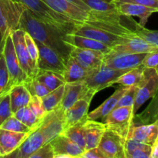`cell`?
Returning <instances> with one entry per match:
<instances>
[{
    "label": "cell",
    "instance_id": "6da1fadb",
    "mask_svg": "<svg viewBox=\"0 0 158 158\" xmlns=\"http://www.w3.org/2000/svg\"><path fill=\"white\" fill-rule=\"evenodd\" d=\"M19 29H23L35 40L55 50L66 62L70 56L73 47L63 40L66 33L40 21L26 8L21 15Z\"/></svg>",
    "mask_w": 158,
    "mask_h": 158
},
{
    "label": "cell",
    "instance_id": "7a4b0ae2",
    "mask_svg": "<svg viewBox=\"0 0 158 158\" xmlns=\"http://www.w3.org/2000/svg\"><path fill=\"white\" fill-rule=\"evenodd\" d=\"M23 5L40 21L51 25L66 34H71L75 24L71 19L58 13L49 7L43 0H13Z\"/></svg>",
    "mask_w": 158,
    "mask_h": 158
},
{
    "label": "cell",
    "instance_id": "3957f363",
    "mask_svg": "<svg viewBox=\"0 0 158 158\" xmlns=\"http://www.w3.org/2000/svg\"><path fill=\"white\" fill-rule=\"evenodd\" d=\"M65 112L60 105L46 113L41 119L37 129L44 137L46 144L50 143L65 130Z\"/></svg>",
    "mask_w": 158,
    "mask_h": 158
},
{
    "label": "cell",
    "instance_id": "277c9868",
    "mask_svg": "<svg viewBox=\"0 0 158 158\" xmlns=\"http://www.w3.org/2000/svg\"><path fill=\"white\" fill-rule=\"evenodd\" d=\"M25 9L23 5L13 0H0V31L5 39L12 31L19 29Z\"/></svg>",
    "mask_w": 158,
    "mask_h": 158
},
{
    "label": "cell",
    "instance_id": "5b68a950",
    "mask_svg": "<svg viewBox=\"0 0 158 158\" xmlns=\"http://www.w3.org/2000/svg\"><path fill=\"white\" fill-rule=\"evenodd\" d=\"M2 52L5 57L8 72H9V82L8 85V89L9 91L12 86L15 85L23 84L25 81L27 80L29 77L23 70L19 63L11 33L5 39Z\"/></svg>",
    "mask_w": 158,
    "mask_h": 158
},
{
    "label": "cell",
    "instance_id": "8992f818",
    "mask_svg": "<svg viewBox=\"0 0 158 158\" xmlns=\"http://www.w3.org/2000/svg\"><path fill=\"white\" fill-rule=\"evenodd\" d=\"M134 117L132 106L116 107L104 118L105 125L107 130L127 139Z\"/></svg>",
    "mask_w": 158,
    "mask_h": 158
},
{
    "label": "cell",
    "instance_id": "52a82bcc",
    "mask_svg": "<svg viewBox=\"0 0 158 158\" xmlns=\"http://www.w3.org/2000/svg\"><path fill=\"white\" fill-rule=\"evenodd\" d=\"M158 93V72L155 68H144L143 78L139 84L133 105V114L136 115L139 108Z\"/></svg>",
    "mask_w": 158,
    "mask_h": 158
},
{
    "label": "cell",
    "instance_id": "ba28073f",
    "mask_svg": "<svg viewBox=\"0 0 158 158\" xmlns=\"http://www.w3.org/2000/svg\"><path fill=\"white\" fill-rule=\"evenodd\" d=\"M71 34L97 40L111 48L117 45L123 44L130 39L110 33L85 23L76 24Z\"/></svg>",
    "mask_w": 158,
    "mask_h": 158
},
{
    "label": "cell",
    "instance_id": "9c48e42d",
    "mask_svg": "<svg viewBox=\"0 0 158 158\" xmlns=\"http://www.w3.org/2000/svg\"><path fill=\"white\" fill-rule=\"evenodd\" d=\"M25 31L23 29H15L11 32L15 54L20 66L29 79L35 78L39 73L36 63H34L29 56L24 40Z\"/></svg>",
    "mask_w": 158,
    "mask_h": 158
},
{
    "label": "cell",
    "instance_id": "30bf717a",
    "mask_svg": "<svg viewBox=\"0 0 158 158\" xmlns=\"http://www.w3.org/2000/svg\"><path fill=\"white\" fill-rule=\"evenodd\" d=\"M128 70H118L102 64L100 68L93 71L92 73L83 81L89 89L97 94L101 89L112 86V83Z\"/></svg>",
    "mask_w": 158,
    "mask_h": 158
},
{
    "label": "cell",
    "instance_id": "8fae6325",
    "mask_svg": "<svg viewBox=\"0 0 158 158\" xmlns=\"http://www.w3.org/2000/svg\"><path fill=\"white\" fill-rule=\"evenodd\" d=\"M35 42L39 50L37 60L39 70L52 71L63 75L66 69V61L55 50L37 40H35Z\"/></svg>",
    "mask_w": 158,
    "mask_h": 158
},
{
    "label": "cell",
    "instance_id": "7c38bea8",
    "mask_svg": "<svg viewBox=\"0 0 158 158\" xmlns=\"http://www.w3.org/2000/svg\"><path fill=\"white\" fill-rule=\"evenodd\" d=\"M147 53L114 52L110 50L105 54L103 63L105 66L118 70H131L142 64Z\"/></svg>",
    "mask_w": 158,
    "mask_h": 158
},
{
    "label": "cell",
    "instance_id": "4fadbf2b",
    "mask_svg": "<svg viewBox=\"0 0 158 158\" xmlns=\"http://www.w3.org/2000/svg\"><path fill=\"white\" fill-rule=\"evenodd\" d=\"M125 140L126 139L106 129L97 148L106 158H126Z\"/></svg>",
    "mask_w": 158,
    "mask_h": 158
},
{
    "label": "cell",
    "instance_id": "5bb4252c",
    "mask_svg": "<svg viewBox=\"0 0 158 158\" xmlns=\"http://www.w3.org/2000/svg\"><path fill=\"white\" fill-rule=\"evenodd\" d=\"M96 93L88 89L84 97L76 102L65 112V130L87 120L89 104ZM64 130V131H65Z\"/></svg>",
    "mask_w": 158,
    "mask_h": 158
},
{
    "label": "cell",
    "instance_id": "9a60e30c",
    "mask_svg": "<svg viewBox=\"0 0 158 158\" xmlns=\"http://www.w3.org/2000/svg\"><path fill=\"white\" fill-rule=\"evenodd\" d=\"M50 9L71 19L77 23L89 21V12L73 4L68 0H43Z\"/></svg>",
    "mask_w": 158,
    "mask_h": 158
},
{
    "label": "cell",
    "instance_id": "2e32d148",
    "mask_svg": "<svg viewBox=\"0 0 158 158\" xmlns=\"http://www.w3.org/2000/svg\"><path fill=\"white\" fill-rule=\"evenodd\" d=\"M104 53L99 51L83 49L73 47L70 52L72 56L82 66L90 70H94L100 67L103 64Z\"/></svg>",
    "mask_w": 158,
    "mask_h": 158
},
{
    "label": "cell",
    "instance_id": "e0dca14e",
    "mask_svg": "<svg viewBox=\"0 0 158 158\" xmlns=\"http://www.w3.org/2000/svg\"><path fill=\"white\" fill-rule=\"evenodd\" d=\"M157 137L158 123L155 121L150 124L131 126L127 139H131L152 147Z\"/></svg>",
    "mask_w": 158,
    "mask_h": 158
},
{
    "label": "cell",
    "instance_id": "ac0fdd59",
    "mask_svg": "<svg viewBox=\"0 0 158 158\" xmlns=\"http://www.w3.org/2000/svg\"><path fill=\"white\" fill-rule=\"evenodd\" d=\"M88 89L89 88L84 81L65 83L64 94L60 105L65 111L67 110L76 102L84 97Z\"/></svg>",
    "mask_w": 158,
    "mask_h": 158
},
{
    "label": "cell",
    "instance_id": "d6986e66",
    "mask_svg": "<svg viewBox=\"0 0 158 158\" xmlns=\"http://www.w3.org/2000/svg\"><path fill=\"white\" fill-rule=\"evenodd\" d=\"M117 6V9L119 13L125 16H137L140 18V22L138 24L140 26L144 27L145 24L148 22L149 17L154 12L157 11L151 8L142 6V5L135 4L130 2L115 3Z\"/></svg>",
    "mask_w": 158,
    "mask_h": 158
},
{
    "label": "cell",
    "instance_id": "ffe728a7",
    "mask_svg": "<svg viewBox=\"0 0 158 158\" xmlns=\"http://www.w3.org/2000/svg\"><path fill=\"white\" fill-rule=\"evenodd\" d=\"M30 134V133H29ZM26 133H18L0 128V154L7 155L19 148L29 136Z\"/></svg>",
    "mask_w": 158,
    "mask_h": 158
},
{
    "label": "cell",
    "instance_id": "44dd1931",
    "mask_svg": "<svg viewBox=\"0 0 158 158\" xmlns=\"http://www.w3.org/2000/svg\"><path fill=\"white\" fill-rule=\"evenodd\" d=\"M129 87L130 86H121L120 87H119L100 106H98L94 111L88 114L87 120H100V119H104L113 110L115 109L120 98L127 90Z\"/></svg>",
    "mask_w": 158,
    "mask_h": 158
},
{
    "label": "cell",
    "instance_id": "7402d4cb",
    "mask_svg": "<svg viewBox=\"0 0 158 158\" xmlns=\"http://www.w3.org/2000/svg\"><path fill=\"white\" fill-rule=\"evenodd\" d=\"M85 151L94 149L98 147L100 140L106 130L105 123L97 120H86L84 123Z\"/></svg>",
    "mask_w": 158,
    "mask_h": 158
},
{
    "label": "cell",
    "instance_id": "603a6c76",
    "mask_svg": "<svg viewBox=\"0 0 158 158\" xmlns=\"http://www.w3.org/2000/svg\"><path fill=\"white\" fill-rule=\"evenodd\" d=\"M63 40L73 47L99 51L104 54L108 53L112 49L111 47L97 40H92L87 37L73 35V34H66Z\"/></svg>",
    "mask_w": 158,
    "mask_h": 158
},
{
    "label": "cell",
    "instance_id": "cb8c5ba5",
    "mask_svg": "<svg viewBox=\"0 0 158 158\" xmlns=\"http://www.w3.org/2000/svg\"><path fill=\"white\" fill-rule=\"evenodd\" d=\"M158 48L152 46L143 39L134 35L124 43L114 46L111 51L114 52H128V53H149Z\"/></svg>",
    "mask_w": 158,
    "mask_h": 158
},
{
    "label": "cell",
    "instance_id": "d4e9b609",
    "mask_svg": "<svg viewBox=\"0 0 158 158\" xmlns=\"http://www.w3.org/2000/svg\"><path fill=\"white\" fill-rule=\"evenodd\" d=\"M54 154H68L73 157H80L85 150L80 148L63 134L57 136L50 142Z\"/></svg>",
    "mask_w": 158,
    "mask_h": 158
},
{
    "label": "cell",
    "instance_id": "484cf974",
    "mask_svg": "<svg viewBox=\"0 0 158 158\" xmlns=\"http://www.w3.org/2000/svg\"><path fill=\"white\" fill-rule=\"evenodd\" d=\"M95 70V69H94ZM94 70H90L82 66L72 56H69L66 62V69L63 74L66 83L83 81L89 77Z\"/></svg>",
    "mask_w": 158,
    "mask_h": 158
},
{
    "label": "cell",
    "instance_id": "4316f807",
    "mask_svg": "<svg viewBox=\"0 0 158 158\" xmlns=\"http://www.w3.org/2000/svg\"><path fill=\"white\" fill-rule=\"evenodd\" d=\"M44 145L46 143L43 134L37 128L33 130L19 148L20 157L28 158Z\"/></svg>",
    "mask_w": 158,
    "mask_h": 158
},
{
    "label": "cell",
    "instance_id": "83f0119b",
    "mask_svg": "<svg viewBox=\"0 0 158 158\" xmlns=\"http://www.w3.org/2000/svg\"><path fill=\"white\" fill-rule=\"evenodd\" d=\"M9 95L12 114L18 111L20 108L28 106L32 97L23 83L12 86L9 90Z\"/></svg>",
    "mask_w": 158,
    "mask_h": 158
},
{
    "label": "cell",
    "instance_id": "f1b7e54d",
    "mask_svg": "<svg viewBox=\"0 0 158 158\" xmlns=\"http://www.w3.org/2000/svg\"><path fill=\"white\" fill-rule=\"evenodd\" d=\"M85 23L94 26L98 29L109 32L115 35H120L127 38H131L134 36V30L129 29L121 23H115V22H106V21H88Z\"/></svg>",
    "mask_w": 158,
    "mask_h": 158
},
{
    "label": "cell",
    "instance_id": "f546056e",
    "mask_svg": "<svg viewBox=\"0 0 158 158\" xmlns=\"http://www.w3.org/2000/svg\"><path fill=\"white\" fill-rule=\"evenodd\" d=\"M144 68V66L140 65L138 67L128 70L127 72L120 76L118 79L114 80L112 83V86L114 84H120L121 86H138L143 80Z\"/></svg>",
    "mask_w": 158,
    "mask_h": 158
},
{
    "label": "cell",
    "instance_id": "4dcf8cb0",
    "mask_svg": "<svg viewBox=\"0 0 158 158\" xmlns=\"http://www.w3.org/2000/svg\"><path fill=\"white\" fill-rule=\"evenodd\" d=\"M35 78L39 81L41 82L49 89V92L55 90L60 86L66 83L63 75L57 73L52 72V71L39 70Z\"/></svg>",
    "mask_w": 158,
    "mask_h": 158
},
{
    "label": "cell",
    "instance_id": "1f68e13d",
    "mask_svg": "<svg viewBox=\"0 0 158 158\" xmlns=\"http://www.w3.org/2000/svg\"><path fill=\"white\" fill-rule=\"evenodd\" d=\"M84 122H81L77 124L73 125L70 127L65 130L62 134L65 137H68L69 140L73 141L77 144H78L80 148L85 150L86 143H85V131H84Z\"/></svg>",
    "mask_w": 158,
    "mask_h": 158
},
{
    "label": "cell",
    "instance_id": "d6a6232c",
    "mask_svg": "<svg viewBox=\"0 0 158 158\" xmlns=\"http://www.w3.org/2000/svg\"><path fill=\"white\" fill-rule=\"evenodd\" d=\"M13 116L32 130L36 129L41 121L40 119L35 117L29 106L20 108L18 111L14 113Z\"/></svg>",
    "mask_w": 158,
    "mask_h": 158
},
{
    "label": "cell",
    "instance_id": "836d02e7",
    "mask_svg": "<svg viewBox=\"0 0 158 158\" xmlns=\"http://www.w3.org/2000/svg\"><path fill=\"white\" fill-rule=\"evenodd\" d=\"M65 84L62 85L60 87L56 89L55 90L49 92L47 95L43 97L42 98L43 106L46 113L52 110L54 108L59 106L60 102L62 101V99L63 97V94H64Z\"/></svg>",
    "mask_w": 158,
    "mask_h": 158
},
{
    "label": "cell",
    "instance_id": "e575fe53",
    "mask_svg": "<svg viewBox=\"0 0 158 158\" xmlns=\"http://www.w3.org/2000/svg\"><path fill=\"white\" fill-rule=\"evenodd\" d=\"M25 87L27 89L30 95L36 96V97L43 98L49 93V90L36 78L29 79L28 78L26 81L23 83Z\"/></svg>",
    "mask_w": 158,
    "mask_h": 158
},
{
    "label": "cell",
    "instance_id": "d590c367",
    "mask_svg": "<svg viewBox=\"0 0 158 158\" xmlns=\"http://www.w3.org/2000/svg\"><path fill=\"white\" fill-rule=\"evenodd\" d=\"M91 10L103 12H118L114 2H108L104 0H81Z\"/></svg>",
    "mask_w": 158,
    "mask_h": 158
},
{
    "label": "cell",
    "instance_id": "8d00e7d4",
    "mask_svg": "<svg viewBox=\"0 0 158 158\" xmlns=\"http://www.w3.org/2000/svg\"><path fill=\"white\" fill-rule=\"evenodd\" d=\"M0 128L4 130H7V131H13V132H18V133H26V134H29L32 132L33 130L31 128L28 127L26 125L22 123L20 120H19L16 117L12 115L9 117V118L6 119L2 124L0 126Z\"/></svg>",
    "mask_w": 158,
    "mask_h": 158
},
{
    "label": "cell",
    "instance_id": "74e56055",
    "mask_svg": "<svg viewBox=\"0 0 158 158\" xmlns=\"http://www.w3.org/2000/svg\"><path fill=\"white\" fill-rule=\"evenodd\" d=\"M134 33L152 46L158 48V30H150L137 23Z\"/></svg>",
    "mask_w": 158,
    "mask_h": 158
},
{
    "label": "cell",
    "instance_id": "f35d334b",
    "mask_svg": "<svg viewBox=\"0 0 158 158\" xmlns=\"http://www.w3.org/2000/svg\"><path fill=\"white\" fill-rule=\"evenodd\" d=\"M13 115L11 110L9 91L4 92L0 95V126L3 122Z\"/></svg>",
    "mask_w": 158,
    "mask_h": 158
},
{
    "label": "cell",
    "instance_id": "ab89813d",
    "mask_svg": "<svg viewBox=\"0 0 158 158\" xmlns=\"http://www.w3.org/2000/svg\"><path fill=\"white\" fill-rule=\"evenodd\" d=\"M9 82V76L6 66L3 52L0 53V95L4 92L9 91L8 85Z\"/></svg>",
    "mask_w": 158,
    "mask_h": 158
},
{
    "label": "cell",
    "instance_id": "60d3db41",
    "mask_svg": "<svg viewBox=\"0 0 158 158\" xmlns=\"http://www.w3.org/2000/svg\"><path fill=\"white\" fill-rule=\"evenodd\" d=\"M137 86H132L128 88L127 90L123 94L119 100L116 107H122V106H133L135 100L136 94H137Z\"/></svg>",
    "mask_w": 158,
    "mask_h": 158
},
{
    "label": "cell",
    "instance_id": "b9f144b4",
    "mask_svg": "<svg viewBox=\"0 0 158 158\" xmlns=\"http://www.w3.org/2000/svg\"><path fill=\"white\" fill-rule=\"evenodd\" d=\"M28 106H29V107L30 108L31 110L33 112V114H35L37 118L41 120L46 115V112L44 109V106H43L41 97L32 96L31 97V100Z\"/></svg>",
    "mask_w": 158,
    "mask_h": 158
},
{
    "label": "cell",
    "instance_id": "7bdbcfd3",
    "mask_svg": "<svg viewBox=\"0 0 158 158\" xmlns=\"http://www.w3.org/2000/svg\"><path fill=\"white\" fill-rule=\"evenodd\" d=\"M24 40L26 48H27V50L29 52L31 59H32L34 63L37 64V60H38L39 58V50L35 40L29 33L26 32H25L24 34Z\"/></svg>",
    "mask_w": 158,
    "mask_h": 158
},
{
    "label": "cell",
    "instance_id": "ee69618b",
    "mask_svg": "<svg viewBox=\"0 0 158 158\" xmlns=\"http://www.w3.org/2000/svg\"><path fill=\"white\" fill-rule=\"evenodd\" d=\"M141 65L145 68L157 69L158 66V49L149 53H147L143 58Z\"/></svg>",
    "mask_w": 158,
    "mask_h": 158
},
{
    "label": "cell",
    "instance_id": "f6af8a7d",
    "mask_svg": "<svg viewBox=\"0 0 158 158\" xmlns=\"http://www.w3.org/2000/svg\"><path fill=\"white\" fill-rule=\"evenodd\" d=\"M54 156L53 151L50 143L44 145L40 149L31 154L28 158H52Z\"/></svg>",
    "mask_w": 158,
    "mask_h": 158
},
{
    "label": "cell",
    "instance_id": "bcb514c9",
    "mask_svg": "<svg viewBox=\"0 0 158 158\" xmlns=\"http://www.w3.org/2000/svg\"><path fill=\"white\" fill-rule=\"evenodd\" d=\"M152 147L148 146L144 148H139L131 151L125 155L126 158H151Z\"/></svg>",
    "mask_w": 158,
    "mask_h": 158
},
{
    "label": "cell",
    "instance_id": "7dc6e473",
    "mask_svg": "<svg viewBox=\"0 0 158 158\" xmlns=\"http://www.w3.org/2000/svg\"><path fill=\"white\" fill-rule=\"evenodd\" d=\"M114 3H121V2H130L135 3V4L142 5V6H147V7L151 8L158 12V0H115Z\"/></svg>",
    "mask_w": 158,
    "mask_h": 158
},
{
    "label": "cell",
    "instance_id": "c3c4849f",
    "mask_svg": "<svg viewBox=\"0 0 158 158\" xmlns=\"http://www.w3.org/2000/svg\"><path fill=\"white\" fill-rule=\"evenodd\" d=\"M81 158H106L104 157L103 154L99 151L98 148H94V149L88 150L85 151L81 156Z\"/></svg>",
    "mask_w": 158,
    "mask_h": 158
},
{
    "label": "cell",
    "instance_id": "681fc988",
    "mask_svg": "<svg viewBox=\"0 0 158 158\" xmlns=\"http://www.w3.org/2000/svg\"><path fill=\"white\" fill-rule=\"evenodd\" d=\"M68 1L71 2H73V4L77 5V6H79L80 8L83 9V10L87 11V12H90L91 11V9H89V8L88 7L86 4H84V3H83L81 0H68Z\"/></svg>",
    "mask_w": 158,
    "mask_h": 158
},
{
    "label": "cell",
    "instance_id": "f907efd6",
    "mask_svg": "<svg viewBox=\"0 0 158 158\" xmlns=\"http://www.w3.org/2000/svg\"><path fill=\"white\" fill-rule=\"evenodd\" d=\"M151 158H158V137L152 146Z\"/></svg>",
    "mask_w": 158,
    "mask_h": 158
},
{
    "label": "cell",
    "instance_id": "816d5d0a",
    "mask_svg": "<svg viewBox=\"0 0 158 158\" xmlns=\"http://www.w3.org/2000/svg\"><path fill=\"white\" fill-rule=\"evenodd\" d=\"M1 158H21L19 156V148H17L16 150H15L12 153L7 154V155L2 156Z\"/></svg>",
    "mask_w": 158,
    "mask_h": 158
},
{
    "label": "cell",
    "instance_id": "f5cc1de1",
    "mask_svg": "<svg viewBox=\"0 0 158 158\" xmlns=\"http://www.w3.org/2000/svg\"><path fill=\"white\" fill-rule=\"evenodd\" d=\"M4 43H5V38L3 36L2 33L0 31V53L2 52L3 46H4Z\"/></svg>",
    "mask_w": 158,
    "mask_h": 158
},
{
    "label": "cell",
    "instance_id": "db71d44e",
    "mask_svg": "<svg viewBox=\"0 0 158 158\" xmlns=\"http://www.w3.org/2000/svg\"><path fill=\"white\" fill-rule=\"evenodd\" d=\"M52 158H74V157L70 155H68V154H54V156L52 157Z\"/></svg>",
    "mask_w": 158,
    "mask_h": 158
},
{
    "label": "cell",
    "instance_id": "11a10c76",
    "mask_svg": "<svg viewBox=\"0 0 158 158\" xmlns=\"http://www.w3.org/2000/svg\"><path fill=\"white\" fill-rule=\"evenodd\" d=\"M104 1L108 2H114L115 1V0H104Z\"/></svg>",
    "mask_w": 158,
    "mask_h": 158
},
{
    "label": "cell",
    "instance_id": "9f6ffc18",
    "mask_svg": "<svg viewBox=\"0 0 158 158\" xmlns=\"http://www.w3.org/2000/svg\"><path fill=\"white\" fill-rule=\"evenodd\" d=\"M74 158H81L80 157H74Z\"/></svg>",
    "mask_w": 158,
    "mask_h": 158
},
{
    "label": "cell",
    "instance_id": "6f0895ef",
    "mask_svg": "<svg viewBox=\"0 0 158 158\" xmlns=\"http://www.w3.org/2000/svg\"><path fill=\"white\" fill-rule=\"evenodd\" d=\"M156 121H157V123H158V118H157V120H156Z\"/></svg>",
    "mask_w": 158,
    "mask_h": 158
},
{
    "label": "cell",
    "instance_id": "680465c9",
    "mask_svg": "<svg viewBox=\"0 0 158 158\" xmlns=\"http://www.w3.org/2000/svg\"><path fill=\"white\" fill-rule=\"evenodd\" d=\"M157 72H158V66H157Z\"/></svg>",
    "mask_w": 158,
    "mask_h": 158
},
{
    "label": "cell",
    "instance_id": "91938a15",
    "mask_svg": "<svg viewBox=\"0 0 158 158\" xmlns=\"http://www.w3.org/2000/svg\"><path fill=\"white\" fill-rule=\"evenodd\" d=\"M1 157H2V156H1V154H0V158H1Z\"/></svg>",
    "mask_w": 158,
    "mask_h": 158
}]
</instances>
